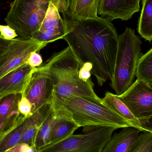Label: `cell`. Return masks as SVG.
<instances>
[{"label": "cell", "instance_id": "obj_23", "mask_svg": "<svg viewBox=\"0 0 152 152\" xmlns=\"http://www.w3.org/2000/svg\"><path fill=\"white\" fill-rule=\"evenodd\" d=\"M128 152H152V132L142 131Z\"/></svg>", "mask_w": 152, "mask_h": 152}, {"label": "cell", "instance_id": "obj_28", "mask_svg": "<svg viewBox=\"0 0 152 152\" xmlns=\"http://www.w3.org/2000/svg\"><path fill=\"white\" fill-rule=\"evenodd\" d=\"M5 152H38L35 146H30L26 143L20 144Z\"/></svg>", "mask_w": 152, "mask_h": 152}, {"label": "cell", "instance_id": "obj_12", "mask_svg": "<svg viewBox=\"0 0 152 152\" xmlns=\"http://www.w3.org/2000/svg\"><path fill=\"white\" fill-rule=\"evenodd\" d=\"M34 69L25 63L0 79V97L11 94H22Z\"/></svg>", "mask_w": 152, "mask_h": 152}, {"label": "cell", "instance_id": "obj_15", "mask_svg": "<svg viewBox=\"0 0 152 152\" xmlns=\"http://www.w3.org/2000/svg\"><path fill=\"white\" fill-rule=\"evenodd\" d=\"M140 129L133 127L124 128L113 135L102 152H128L138 138Z\"/></svg>", "mask_w": 152, "mask_h": 152}, {"label": "cell", "instance_id": "obj_1", "mask_svg": "<svg viewBox=\"0 0 152 152\" xmlns=\"http://www.w3.org/2000/svg\"><path fill=\"white\" fill-rule=\"evenodd\" d=\"M61 13L66 32L63 39L80 67L92 64L91 73L102 86L113 76L119 38L116 28L102 17L81 19L68 10Z\"/></svg>", "mask_w": 152, "mask_h": 152}, {"label": "cell", "instance_id": "obj_18", "mask_svg": "<svg viewBox=\"0 0 152 152\" xmlns=\"http://www.w3.org/2000/svg\"><path fill=\"white\" fill-rule=\"evenodd\" d=\"M137 30L146 41H152V0H142V9Z\"/></svg>", "mask_w": 152, "mask_h": 152}, {"label": "cell", "instance_id": "obj_16", "mask_svg": "<svg viewBox=\"0 0 152 152\" xmlns=\"http://www.w3.org/2000/svg\"><path fill=\"white\" fill-rule=\"evenodd\" d=\"M102 101L103 104L128 121L133 127L140 129L139 120L134 116L128 107L121 101L117 95L110 92H106L104 97L102 99Z\"/></svg>", "mask_w": 152, "mask_h": 152}, {"label": "cell", "instance_id": "obj_20", "mask_svg": "<svg viewBox=\"0 0 152 152\" xmlns=\"http://www.w3.org/2000/svg\"><path fill=\"white\" fill-rule=\"evenodd\" d=\"M25 118L0 133V152H5L19 144L23 134Z\"/></svg>", "mask_w": 152, "mask_h": 152}, {"label": "cell", "instance_id": "obj_29", "mask_svg": "<svg viewBox=\"0 0 152 152\" xmlns=\"http://www.w3.org/2000/svg\"><path fill=\"white\" fill-rule=\"evenodd\" d=\"M139 120L140 123V129L142 132L144 131L152 132V116Z\"/></svg>", "mask_w": 152, "mask_h": 152}, {"label": "cell", "instance_id": "obj_7", "mask_svg": "<svg viewBox=\"0 0 152 152\" xmlns=\"http://www.w3.org/2000/svg\"><path fill=\"white\" fill-rule=\"evenodd\" d=\"M53 85L46 63L34 68L22 96L30 102L33 113L41 107L50 104Z\"/></svg>", "mask_w": 152, "mask_h": 152}, {"label": "cell", "instance_id": "obj_25", "mask_svg": "<svg viewBox=\"0 0 152 152\" xmlns=\"http://www.w3.org/2000/svg\"><path fill=\"white\" fill-rule=\"evenodd\" d=\"M26 63L32 67L35 68L39 67L43 64V60L38 52H34L30 54Z\"/></svg>", "mask_w": 152, "mask_h": 152}, {"label": "cell", "instance_id": "obj_22", "mask_svg": "<svg viewBox=\"0 0 152 152\" xmlns=\"http://www.w3.org/2000/svg\"><path fill=\"white\" fill-rule=\"evenodd\" d=\"M137 79L147 84H152V48L142 55L136 73Z\"/></svg>", "mask_w": 152, "mask_h": 152}, {"label": "cell", "instance_id": "obj_8", "mask_svg": "<svg viewBox=\"0 0 152 152\" xmlns=\"http://www.w3.org/2000/svg\"><path fill=\"white\" fill-rule=\"evenodd\" d=\"M47 45L32 38L12 40L7 49L0 54V79L26 63L32 53L39 52Z\"/></svg>", "mask_w": 152, "mask_h": 152}, {"label": "cell", "instance_id": "obj_6", "mask_svg": "<svg viewBox=\"0 0 152 152\" xmlns=\"http://www.w3.org/2000/svg\"><path fill=\"white\" fill-rule=\"evenodd\" d=\"M116 129L106 127H83V134H73L38 152H102Z\"/></svg>", "mask_w": 152, "mask_h": 152}, {"label": "cell", "instance_id": "obj_11", "mask_svg": "<svg viewBox=\"0 0 152 152\" xmlns=\"http://www.w3.org/2000/svg\"><path fill=\"white\" fill-rule=\"evenodd\" d=\"M141 0H100L98 15L110 21L121 19L126 21L140 10Z\"/></svg>", "mask_w": 152, "mask_h": 152}, {"label": "cell", "instance_id": "obj_13", "mask_svg": "<svg viewBox=\"0 0 152 152\" xmlns=\"http://www.w3.org/2000/svg\"><path fill=\"white\" fill-rule=\"evenodd\" d=\"M21 94H13L0 97V133L6 131L25 117L19 110L18 103Z\"/></svg>", "mask_w": 152, "mask_h": 152}, {"label": "cell", "instance_id": "obj_19", "mask_svg": "<svg viewBox=\"0 0 152 152\" xmlns=\"http://www.w3.org/2000/svg\"><path fill=\"white\" fill-rule=\"evenodd\" d=\"M80 127L74 121L57 118L52 129L50 145L62 141L74 134Z\"/></svg>", "mask_w": 152, "mask_h": 152}, {"label": "cell", "instance_id": "obj_24", "mask_svg": "<svg viewBox=\"0 0 152 152\" xmlns=\"http://www.w3.org/2000/svg\"><path fill=\"white\" fill-rule=\"evenodd\" d=\"M18 109L20 112L25 118L33 114L32 105L30 102L25 96H22L19 102Z\"/></svg>", "mask_w": 152, "mask_h": 152}, {"label": "cell", "instance_id": "obj_32", "mask_svg": "<svg viewBox=\"0 0 152 152\" xmlns=\"http://www.w3.org/2000/svg\"><path fill=\"white\" fill-rule=\"evenodd\" d=\"M148 85H149L150 87H151L152 88V84H148Z\"/></svg>", "mask_w": 152, "mask_h": 152}, {"label": "cell", "instance_id": "obj_3", "mask_svg": "<svg viewBox=\"0 0 152 152\" xmlns=\"http://www.w3.org/2000/svg\"><path fill=\"white\" fill-rule=\"evenodd\" d=\"M45 63L53 82L54 94L62 97L75 95L102 102L94 91L92 80L84 81L80 77V66L69 46L54 53Z\"/></svg>", "mask_w": 152, "mask_h": 152}, {"label": "cell", "instance_id": "obj_14", "mask_svg": "<svg viewBox=\"0 0 152 152\" xmlns=\"http://www.w3.org/2000/svg\"><path fill=\"white\" fill-rule=\"evenodd\" d=\"M51 109L50 104H48L41 107L32 115L25 118L23 134L19 144L26 143L30 146H35L37 132L49 114Z\"/></svg>", "mask_w": 152, "mask_h": 152}, {"label": "cell", "instance_id": "obj_9", "mask_svg": "<svg viewBox=\"0 0 152 152\" xmlns=\"http://www.w3.org/2000/svg\"><path fill=\"white\" fill-rule=\"evenodd\" d=\"M118 96L138 119L152 116V88L146 83L137 79Z\"/></svg>", "mask_w": 152, "mask_h": 152}, {"label": "cell", "instance_id": "obj_5", "mask_svg": "<svg viewBox=\"0 0 152 152\" xmlns=\"http://www.w3.org/2000/svg\"><path fill=\"white\" fill-rule=\"evenodd\" d=\"M52 0H14L4 19L23 39L32 38L40 28Z\"/></svg>", "mask_w": 152, "mask_h": 152}, {"label": "cell", "instance_id": "obj_26", "mask_svg": "<svg viewBox=\"0 0 152 152\" xmlns=\"http://www.w3.org/2000/svg\"><path fill=\"white\" fill-rule=\"evenodd\" d=\"M0 34L8 40H13L18 36L15 30L8 25H0Z\"/></svg>", "mask_w": 152, "mask_h": 152}, {"label": "cell", "instance_id": "obj_2", "mask_svg": "<svg viewBox=\"0 0 152 152\" xmlns=\"http://www.w3.org/2000/svg\"><path fill=\"white\" fill-rule=\"evenodd\" d=\"M50 104L57 118L74 121L80 127H106L117 129L133 127L102 102L86 97L75 95L62 97L53 93Z\"/></svg>", "mask_w": 152, "mask_h": 152}, {"label": "cell", "instance_id": "obj_10", "mask_svg": "<svg viewBox=\"0 0 152 152\" xmlns=\"http://www.w3.org/2000/svg\"><path fill=\"white\" fill-rule=\"evenodd\" d=\"M66 32L63 18L57 7L50 2L40 28L33 35L32 39L48 44L63 39Z\"/></svg>", "mask_w": 152, "mask_h": 152}, {"label": "cell", "instance_id": "obj_30", "mask_svg": "<svg viewBox=\"0 0 152 152\" xmlns=\"http://www.w3.org/2000/svg\"><path fill=\"white\" fill-rule=\"evenodd\" d=\"M52 2L57 7L59 12L68 10L70 0H52Z\"/></svg>", "mask_w": 152, "mask_h": 152}, {"label": "cell", "instance_id": "obj_21", "mask_svg": "<svg viewBox=\"0 0 152 152\" xmlns=\"http://www.w3.org/2000/svg\"><path fill=\"white\" fill-rule=\"evenodd\" d=\"M57 119V117L51 107L49 114L41 125L37 134L35 146L37 150L50 144L52 129Z\"/></svg>", "mask_w": 152, "mask_h": 152}, {"label": "cell", "instance_id": "obj_27", "mask_svg": "<svg viewBox=\"0 0 152 152\" xmlns=\"http://www.w3.org/2000/svg\"><path fill=\"white\" fill-rule=\"evenodd\" d=\"M93 68L92 64L90 63L84 64L80 69L79 75L80 79L84 81H89L91 80V70Z\"/></svg>", "mask_w": 152, "mask_h": 152}, {"label": "cell", "instance_id": "obj_17", "mask_svg": "<svg viewBox=\"0 0 152 152\" xmlns=\"http://www.w3.org/2000/svg\"><path fill=\"white\" fill-rule=\"evenodd\" d=\"M100 0H70L68 10L75 17L81 19L98 18Z\"/></svg>", "mask_w": 152, "mask_h": 152}, {"label": "cell", "instance_id": "obj_31", "mask_svg": "<svg viewBox=\"0 0 152 152\" xmlns=\"http://www.w3.org/2000/svg\"><path fill=\"white\" fill-rule=\"evenodd\" d=\"M12 41V40H8L4 39L0 34V54L2 53L4 50L7 49Z\"/></svg>", "mask_w": 152, "mask_h": 152}, {"label": "cell", "instance_id": "obj_4", "mask_svg": "<svg viewBox=\"0 0 152 152\" xmlns=\"http://www.w3.org/2000/svg\"><path fill=\"white\" fill-rule=\"evenodd\" d=\"M140 37L134 30L127 27L119 36L118 49L111 80L117 95L124 94L134 82L137 66L142 56Z\"/></svg>", "mask_w": 152, "mask_h": 152}]
</instances>
